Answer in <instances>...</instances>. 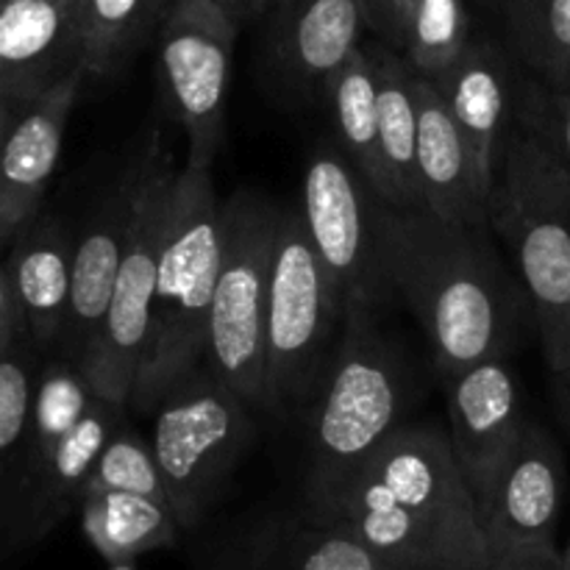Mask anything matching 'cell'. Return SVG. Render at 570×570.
<instances>
[{
	"mask_svg": "<svg viewBox=\"0 0 570 570\" xmlns=\"http://www.w3.org/2000/svg\"><path fill=\"white\" fill-rule=\"evenodd\" d=\"M304 510L360 540L384 570H488L479 507L432 423H401Z\"/></svg>",
	"mask_w": 570,
	"mask_h": 570,
	"instance_id": "obj_1",
	"label": "cell"
},
{
	"mask_svg": "<svg viewBox=\"0 0 570 570\" xmlns=\"http://www.w3.org/2000/svg\"><path fill=\"white\" fill-rule=\"evenodd\" d=\"M379 254L390 293L401 295L432 343L440 379L507 356L532 321L527 293L484 223L382 204Z\"/></svg>",
	"mask_w": 570,
	"mask_h": 570,
	"instance_id": "obj_2",
	"label": "cell"
},
{
	"mask_svg": "<svg viewBox=\"0 0 570 570\" xmlns=\"http://www.w3.org/2000/svg\"><path fill=\"white\" fill-rule=\"evenodd\" d=\"M220 254L223 204L212 167L184 165L167 193L148 340L128 406L150 412L167 390L204 365Z\"/></svg>",
	"mask_w": 570,
	"mask_h": 570,
	"instance_id": "obj_3",
	"label": "cell"
},
{
	"mask_svg": "<svg viewBox=\"0 0 570 570\" xmlns=\"http://www.w3.org/2000/svg\"><path fill=\"white\" fill-rule=\"evenodd\" d=\"M488 226L510 250L557 376L570 365V173L518 126L501 148Z\"/></svg>",
	"mask_w": 570,
	"mask_h": 570,
	"instance_id": "obj_4",
	"label": "cell"
},
{
	"mask_svg": "<svg viewBox=\"0 0 570 570\" xmlns=\"http://www.w3.org/2000/svg\"><path fill=\"white\" fill-rule=\"evenodd\" d=\"M410 373L376 321V306L345 309L323 382L306 406V495L332 488L404 423Z\"/></svg>",
	"mask_w": 570,
	"mask_h": 570,
	"instance_id": "obj_5",
	"label": "cell"
},
{
	"mask_svg": "<svg viewBox=\"0 0 570 570\" xmlns=\"http://www.w3.org/2000/svg\"><path fill=\"white\" fill-rule=\"evenodd\" d=\"M343 315V298L312 250L301 215L282 209L267 278V412H306L337 345Z\"/></svg>",
	"mask_w": 570,
	"mask_h": 570,
	"instance_id": "obj_6",
	"label": "cell"
},
{
	"mask_svg": "<svg viewBox=\"0 0 570 570\" xmlns=\"http://www.w3.org/2000/svg\"><path fill=\"white\" fill-rule=\"evenodd\" d=\"M154 451L178 527L193 529L237 468L254 421L250 404L209 365H198L154 406Z\"/></svg>",
	"mask_w": 570,
	"mask_h": 570,
	"instance_id": "obj_7",
	"label": "cell"
},
{
	"mask_svg": "<svg viewBox=\"0 0 570 570\" xmlns=\"http://www.w3.org/2000/svg\"><path fill=\"white\" fill-rule=\"evenodd\" d=\"M282 209L254 193L223 200V254L209 309L206 360L250 406L267 410L265 312Z\"/></svg>",
	"mask_w": 570,
	"mask_h": 570,
	"instance_id": "obj_8",
	"label": "cell"
},
{
	"mask_svg": "<svg viewBox=\"0 0 570 570\" xmlns=\"http://www.w3.org/2000/svg\"><path fill=\"white\" fill-rule=\"evenodd\" d=\"M173 176H176V165H173L170 150L154 131L145 142L142 187L134 206L128 243L117 267L109 306L87 356L78 362L98 395L120 401V404H128L131 399L134 379H137L145 340H148L156 259H159L161 226H165V206Z\"/></svg>",
	"mask_w": 570,
	"mask_h": 570,
	"instance_id": "obj_9",
	"label": "cell"
},
{
	"mask_svg": "<svg viewBox=\"0 0 570 570\" xmlns=\"http://www.w3.org/2000/svg\"><path fill=\"white\" fill-rule=\"evenodd\" d=\"M239 28L223 0H173L156 28L161 89L187 137V167H212L223 148Z\"/></svg>",
	"mask_w": 570,
	"mask_h": 570,
	"instance_id": "obj_10",
	"label": "cell"
},
{
	"mask_svg": "<svg viewBox=\"0 0 570 570\" xmlns=\"http://www.w3.org/2000/svg\"><path fill=\"white\" fill-rule=\"evenodd\" d=\"M382 204L337 145H317L304 167L298 215L312 250L343 298V309L379 306L390 295L379 254Z\"/></svg>",
	"mask_w": 570,
	"mask_h": 570,
	"instance_id": "obj_11",
	"label": "cell"
},
{
	"mask_svg": "<svg viewBox=\"0 0 570 570\" xmlns=\"http://www.w3.org/2000/svg\"><path fill=\"white\" fill-rule=\"evenodd\" d=\"M566 454L540 423L527 421L515 451L479 510L490 562L534 549H560L566 510Z\"/></svg>",
	"mask_w": 570,
	"mask_h": 570,
	"instance_id": "obj_12",
	"label": "cell"
},
{
	"mask_svg": "<svg viewBox=\"0 0 570 570\" xmlns=\"http://www.w3.org/2000/svg\"><path fill=\"white\" fill-rule=\"evenodd\" d=\"M440 382L449 401L451 454L482 510L529 421L521 390L507 356L473 362Z\"/></svg>",
	"mask_w": 570,
	"mask_h": 570,
	"instance_id": "obj_13",
	"label": "cell"
},
{
	"mask_svg": "<svg viewBox=\"0 0 570 570\" xmlns=\"http://www.w3.org/2000/svg\"><path fill=\"white\" fill-rule=\"evenodd\" d=\"M267 14L271 78L298 100L321 98L367 28L365 0H273Z\"/></svg>",
	"mask_w": 570,
	"mask_h": 570,
	"instance_id": "obj_14",
	"label": "cell"
},
{
	"mask_svg": "<svg viewBox=\"0 0 570 570\" xmlns=\"http://www.w3.org/2000/svg\"><path fill=\"white\" fill-rule=\"evenodd\" d=\"M87 78V67L72 70L65 81L37 95L6 134L0 148V248L14 243L39 217L59 167L72 106Z\"/></svg>",
	"mask_w": 570,
	"mask_h": 570,
	"instance_id": "obj_15",
	"label": "cell"
},
{
	"mask_svg": "<svg viewBox=\"0 0 570 570\" xmlns=\"http://www.w3.org/2000/svg\"><path fill=\"white\" fill-rule=\"evenodd\" d=\"M145 176V148L128 161L126 170L115 178L104 198L98 200L89 215L83 232L72 245V276H70V304H67L65 332L61 343L70 360L81 362L104 323L109 306L111 287H115L117 267L128 243L134 206H137L139 187Z\"/></svg>",
	"mask_w": 570,
	"mask_h": 570,
	"instance_id": "obj_16",
	"label": "cell"
},
{
	"mask_svg": "<svg viewBox=\"0 0 570 570\" xmlns=\"http://www.w3.org/2000/svg\"><path fill=\"white\" fill-rule=\"evenodd\" d=\"M515 72V61L501 45L471 37L465 50L443 72L429 78L465 139L484 204L493 189L501 148L512 128Z\"/></svg>",
	"mask_w": 570,
	"mask_h": 570,
	"instance_id": "obj_17",
	"label": "cell"
},
{
	"mask_svg": "<svg viewBox=\"0 0 570 570\" xmlns=\"http://www.w3.org/2000/svg\"><path fill=\"white\" fill-rule=\"evenodd\" d=\"M83 67L81 0L0 3V92L37 98Z\"/></svg>",
	"mask_w": 570,
	"mask_h": 570,
	"instance_id": "obj_18",
	"label": "cell"
},
{
	"mask_svg": "<svg viewBox=\"0 0 570 570\" xmlns=\"http://www.w3.org/2000/svg\"><path fill=\"white\" fill-rule=\"evenodd\" d=\"M128 404L98 395L76 426L53 445L48 456L20 476L22 538H42L70 510H76L83 482L115 429L126 421Z\"/></svg>",
	"mask_w": 570,
	"mask_h": 570,
	"instance_id": "obj_19",
	"label": "cell"
},
{
	"mask_svg": "<svg viewBox=\"0 0 570 570\" xmlns=\"http://www.w3.org/2000/svg\"><path fill=\"white\" fill-rule=\"evenodd\" d=\"M417 98V137H415V176L423 209L445 220L484 223L488 204L473 176L471 154L460 128L451 120L443 98L429 78L415 72Z\"/></svg>",
	"mask_w": 570,
	"mask_h": 570,
	"instance_id": "obj_20",
	"label": "cell"
},
{
	"mask_svg": "<svg viewBox=\"0 0 570 570\" xmlns=\"http://www.w3.org/2000/svg\"><path fill=\"white\" fill-rule=\"evenodd\" d=\"M72 245L76 234L65 220H33L11 243L6 273L20 304L22 323L39 343H56L65 332L70 304Z\"/></svg>",
	"mask_w": 570,
	"mask_h": 570,
	"instance_id": "obj_21",
	"label": "cell"
},
{
	"mask_svg": "<svg viewBox=\"0 0 570 570\" xmlns=\"http://www.w3.org/2000/svg\"><path fill=\"white\" fill-rule=\"evenodd\" d=\"M376 72L379 104V148H382L384 181L390 206H421L415 176V137H417V98L415 70L401 59L399 50L384 42L365 45Z\"/></svg>",
	"mask_w": 570,
	"mask_h": 570,
	"instance_id": "obj_22",
	"label": "cell"
},
{
	"mask_svg": "<svg viewBox=\"0 0 570 570\" xmlns=\"http://www.w3.org/2000/svg\"><path fill=\"white\" fill-rule=\"evenodd\" d=\"M76 510L83 538L109 566L134 562L150 551L173 549L181 534L170 504L148 495L92 490L78 499Z\"/></svg>",
	"mask_w": 570,
	"mask_h": 570,
	"instance_id": "obj_23",
	"label": "cell"
},
{
	"mask_svg": "<svg viewBox=\"0 0 570 570\" xmlns=\"http://www.w3.org/2000/svg\"><path fill=\"white\" fill-rule=\"evenodd\" d=\"M239 570H384L356 538L334 523L301 512L256 529Z\"/></svg>",
	"mask_w": 570,
	"mask_h": 570,
	"instance_id": "obj_24",
	"label": "cell"
},
{
	"mask_svg": "<svg viewBox=\"0 0 570 570\" xmlns=\"http://www.w3.org/2000/svg\"><path fill=\"white\" fill-rule=\"evenodd\" d=\"M321 98L332 111L334 137L340 154L367 181V187L387 200L384 181L382 148H379V104H376V72L367 56L365 42L343 61L337 72L326 81Z\"/></svg>",
	"mask_w": 570,
	"mask_h": 570,
	"instance_id": "obj_25",
	"label": "cell"
},
{
	"mask_svg": "<svg viewBox=\"0 0 570 570\" xmlns=\"http://www.w3.org/2000/svg\"><path fill=\"white\" fill-rule=\"evenodd\" d=\"M173 0H81L83 67L89 78L117 76L156 37Z\"/></svg>",
	"mask_w": 570,
	"mask_h": 570,
	"instance_id": "obj_26",
	"label": "cell"
},
{
	"mask_svg": "<svg viewBox=\"0 0 570 570\" xmlns=\"http://www.w3.org/2000/svg\"><path fill=\"white\" fill-rule=\"evenodd\" d=\"M95 399H98V390L89 382L87 371L70 356L53 362L39 373L31 390L26 434L20 440V445L26 449L22 451V473L37 468L53 451V445L76 426L78 417L92 406Z\"/></svg>",
	"mask_w": 570,
	"mask_h": 570,
	"instance_id": "obj_27",
	"label": "cell"
},
{
	"mask_svg": "<svg viewBox=\"0 0 570 570\" xmlns=\"http://www.w3.org/2000/svg\"><path fill=\"white\" fill-rule=\"evenodd\" d=\"M504 14L523 70L570 81V0H507Z\"/></svg>",
	"mask_w": 570,
	"mask_h": 570,
	"instance_id": "obj_28",
	"label": "cell"
},
{
	"mask_svg": "<svg viewBox=\"0 0 570 570\" xmlns=\"http://www.w3.org/2000/svg\"><path fill=\"white\" fill-rule=\"evenodd\" d=\"M471 42L465 0H417L399 53L417 76L443 72Z\"/></svg>",
	"mask_w": 570,
	"mask_h": 570,
	"instance_id": "obj_29",
	"label": "cell"
},
{
	"mask_svg": "<svg viewBox=\"0 0 570 570\" xmlns=\"http://www.w3.org/2000/svg\"><path fill=\"white\" fill-rule=\"evenodd\" d=\"M512 126L532 134L570 173V81H546L518 70Z\"/></svg>",
	"mask_w": 570,
	"mask_h": 570,
	"instance_id": "obj_30",
	"label": "cell"
},
{
	"mask_svg": "<svg viewBox=\"0 0 570 570\" xmlns=\"http://www.w3.org/2000/svg\"><path fill=\"white\" fill-rule=\"evenodd\" d=\"M92 490H122V493L148 495V499L167 501L165 484H161L159 468H156L150 443L126 426V421L115 429L109 443L95 460L81 495ZM78 495V499H81Z\"/></svg>",
	"mask_w": 570,
	"mask_h": 570,
	"instance_id": "obj_31",
	"label": "cell"
},
{
	"mask_svg": "<svg viewBox=\"0 0 570 570\" xmlns=\"http://www.w3.org/2000/svg\"><path fill=\"white\" fill-rule=\"evenodd\" d=\"M31 390L33 376L26 360L11 351L0 356V456L17 449L26 434Z\"/></svg>",
	"mask_w": 570,
	"mask_h": 570,
	"instance_id": "obj_32",
	"label": "cell"
},
{
	"mask_svg": "<svg viewBox=\"0 0 570 570\" xmlns=\"http://www.w3.org/2000/svg\"><path fill=\"white\" fill-rule=\"evenodd\" d=\"M417 0H365V26L376 33L379 42L399 50Z\"/></svg>",
	"mask_w": 570,
	"mask_h": 570,
	"instance_id": "obj_33",
	"label": "cell"
},
{
	"mask_svg": "<svg viewBox=\"0 0 570 570\" xmlns=\"http://www.w3.org/2000/svg\"><path fill=\"white\" fill-rule=\"evenodd\" d=\"M26 328L22 323L20 304H17L14 287H11V278L6 273V267H0V356L9 354L11 343H14L17 334Z\"/></svg>",
	"mask_w": 570,
	"mask_h": 570,
	"instance_id": "obj_34",
	"label": "cell"
},
{
	"mask_svg": "<svg viewBox=\"0 0 570 570\" xmlns=\"http://www.w3.org/2000/svg\"><path fill=\"white\" fill-rule=\"evenodd\" d=\"M488 570H566V566L560 549H534L501 557L490 562Z\"/></svg>",
	"mask_w": 570,
	"mask_h": 570,
	"instance_id": "obj_35",
	"label": "cell"
},
{
	"mask_svg": "<svg viewBox=\"0 0 570 570\" xmlns=\"http://www.w3.org/2000/svg\"><path fill=\"white\" fill-rule=\"evenodd\" d=\"M33 98H20V95L0 92V148H3V139L9 134V128L14 126V120L20 117V111L31 104Z\"/></svg>",
	"mask_w": 570,
	"mask_h": 570,
	"instance_id": "obj_36",
	"label": "cell"
},
{
	"mask_svg": "<svg viewBox=\"0 0 570 570\" xmlns=\"http://www.w3.org/2000/svg\"><path fill=\"white\" fill-rule=\"evenodd\" d=\"M223 3L237 14L239 22H248V20H256V17L267 14L273 0H223Z\"/></svg>",
	"mask_w": 570,
	"mask_h": 570,
	"instance_id": "obj_37",
	"label": "cell"
},
{
	"mask_svg": "<svg viewBox=\"0 0 570 570\" xmlns=\"http://www.w3.org/2000/svg\"><path fill=\"white\" fill-rule=\"evenodd\" d=\"M557 379H560L562 410H566V421H568V429H570V365L562 373H557Z\"/></svg>",
	"mask_w": 570,
	"mask_h": 570,
	"instance_id": "obj_38",
	"label": "cell"
},
{
	"mask_svg": "<svg viewBox=\"0 0 570 570\" xmlns=\"http://www.w3.org/2000/svg\"><path fill=\"white\" fill-rule=\"evenodd\" d=\"M560 554H562V566H566V570H570V532H568V543L562 546Z\"/></svg>",
	"mask_w": 570,
	"mask_h": 570,
	"instance_id": "obj_39",
	"label": "cell"
},
{
	"mask_svg": "<svg viewBox=\"0 0 570 570\" xmlns=\"http://www.w3.org/2000/svg\"><path fill=\"white\" fill-rule=\"evenodd\" d=\"M109 570H137L134 562H120V566H109Z\"/></svg>",
	"mask_w": 570,
	"mask_h": 570,
	"instance_id": "obj_40",
	"label": "cell"
},
{
	"mask_svg": "<svg viewBox=\"0 0 570 570\" xmlns=\"http://www.w3.org/2000/svg\"><path fill=\"white\" fill-rule=\"evenodd\" d=\"M484 3H490V6H499V9H504V6H507V0H484Z\"/></svg>",
	"mask_w": 570,
	"mask_h": 570,
	"instance_id": "obj_41",
	"label": "cell"
},
{
	"mask_svg": "<svg viewBox=\"0 0 570 570\" xmlns=\"http://www.w3.org/2000/svg\"><path fill=\"white\" fill-rule=\"evenodd\" d=\"M0 3H3V0H0Z\"/></svg>",
	"mask_w": 570,
	"mask_h": 570,
	"instance_id": "obj_42",
	"label": "cell"
}]
</instances>
